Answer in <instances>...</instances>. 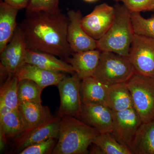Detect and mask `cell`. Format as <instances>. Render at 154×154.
Masks as SVG:
<instances>
[{
  "instance_id": "cell-1",
  "label": "cell",
  "mask_w": 154,
  "mask_h": 154,
  "mask_svg": "<svg viewBox=\"0 0 154 154\" xmlns=\"http://www.w3.org/2000/svg\"><path fill=\"white\" fill-rule=\"evenodd\" d=\"M69 19L60 10L26 12L19 25L27 49L67 58L72 53L67 40Z\"/></svg>"
},
{
  "instance_id": "cell-2",
  "label": "cell",
  "mask_w": 154,
  "mask_h": 154,
  "mask_svg": "<svg viewBox=\"0 0 154 154\" xmlns=\"http://www.w3.org/2000/svg\"><path fill=\"white\" fill-rule=\"evenodd\" d=\"M59 135L54 154H85L99 134L98 131L77 117H60Z\"/></svg>"
},
{
  "instance_id": "cell-3",
  "label": "cell",
  "mask_w": 154,
  "mask_h": 154,
  "mask_svg": "<svg viewBox=\"0 0 154 154\" xmlns=\"http://www.w3.org/2000/svg\"><path fill=\"white\" fill-rule=\"evenodd\" d=\"M114 8L113 23L105 35L97 40V49L128 57L135 33L131 13L124 5L116 4Z\"/></svg>"
},
{
  "instance_id": "cell-4",
  "label": "cell",
  "mask_w": 154,
  "mask_h": 154,
  "mask_svg": "<svg viewBox=\"0 0 154 154\" xmlns=\"http://www.w3.org/2000/svg\"><path fill=\"white\" fill-rule=\"evenodd\" d=\"M135 74L127 57L109 51H101L93 76L107 86L126 82Z\"/></svg>"
},
{
  "instance_id": "cell-5",
  "label": "cell",
  "mask_w": 154,
  "mask_h": 154,
  "mask_svg": "<svg viewBox=\"0 0 154 154\" xmlns=\"http://www.w3.org/2000/svg\"><path fill=\"white\" fill-rule=\"evenodd\" d=\"M127 85L133 107L143 123L154 120V78L135 73Z\"/></svg>"
},
{
  "instance_id": "cell-6",
  "label": "cell",
  "mask_w": 154,
  "mask_h": 154,
  "mask_svg": "<svg viewBox=\"0 0 154 154\" xmlns=\"http://www.w3.org/2000/svg\"><path fill=\"white\" fill-rule=\"evenodd\" d=\"M135 73L154 78V39L134 33L128 56Z\"/></svg>"
},
{
  "instance_id": "cell-7",
  "label": "cell",
  "mask_w": 154,
  "mask_h": 154,
  "mask_svg": "<svg viewBox=\"0 0 154 154\" xmlns=\"http://www.w3.org/2000/svg\"><path fill=\"white\" fill-rule=\"evenodd\" d=\"M82 80L76 73L71 77L64 78L57 87L60 96V117L71 116L78 118L82 105L80 88Z\"/></svg>"
},
{
  "instance_id": "cell-8",
  "label": "cell",
  "mask_w": 154,
  "mask_h": 154,
  "mask_svg": "<svg viewBox=\"0 0 154 154\" xmlns=\"http://www.w3.org/2000/svg\"><path fill=\"white\" fill-rule=\"evenodd\" d=\"M27 46L24 36L18 25L12 39L1 53V68L8 75H14L25 64Z\"/></svg>"
},
{
  "instance_id": "cell-9",
  "label": "cell",
  "mask_w": 154,
  "mask_h": 154,
  "mask_svg": "<svg viewBox=\"0 0 154 154\" xmlns=\"http://www.w3.org/2000/svg\"><path fill=\"white\" fill-rule=\"evenodd\" d=\"M60 117H54L48 121L27 130L15 137L14 152L19 153L28 146L51 138L58 139L60 128Z\"/></svg>"
},
{
  "instance_id": "cell-10",
  "label": "cell",
  "mask_w": 154,
  "mask_h": 154,
  "mask_svg": "<svg viewBox=\"0 0 154 154\" xmlns=\"http://www.w3.org/2000/svg\"><path fill=\"white\" fill-rule=\"evenodd\" d=\"M115 9L106 3L96 6L91 13L82 19V27L88 35L99 40L110 28L115 17Z\"/></svg>"
},
{
  "instance_id": "cell-11",
  "label": "cell",
  "mask_w": 154,
  "mask_h": 154,
  "mask_svg": "<svg viewBox=\"0 0 154 154\" xmlns=\"http://www.w3.org/2000/svg\"><path fill=\"white\" fill-rule=\"evenodd\" d=\"M67 17V40L72 52L97 49V40L88 35L82 27L81 22L83 17L81 11L69 10Z\"/></svg>"
},
{
  "instance_id": "cell-12",
  "label": "cell",
  "mask_w": 154,
  "mask_h": 154,
  "mask_svg": "<svg viewBox=\"0 0 154 154\" xmlns=\"http://www.w3.org/2000/svg\"><path fill=\"white\" fill-rule=\"evenodd\" d=\"M142 123L134 107L113 112L112 134L119 141L129 147L133 138Z\"/></svg>"
},
{
  "instance_id": "cell-13",
  "label": "cell",
  "mask_w": 154,
  "mask_h": 154,
  "mask_svg": "<svg viewBox=\"0 0 154 154\" xmlns=\"http://www.w3.org/2000/svg\"><path fill=\"white\" fill-rule=\"evenodd\" d=\"M78 118L100 134L113 132V111L105 105L82 104Z\"/></svg>"
},
{
  "instance_id": "cell-14",
  "label": "cell",
  "mask_w": 154,
  "mask_h": 154,
  "mask_svg": "<svg viewBox=\"0 0 154 154\" xmlns=\"http://www.w3.org/2000/svg\"><path fill=\"white\" fill-rule=\"evenodd\" d=\"M15 75L19 80H31L44 88L49 86H57L66 77L63 72L50 71L28 63L24 64Z\"/></svg>"
},
{
  "instance_id": "cell-15",
  "label": "cell",
  "mask_w": 154,
  "mask_h": 154,
  "mask_svg": "<svg viewBox=\"0 0 154 154\" xmlns=\"http://www.w3.org/2000/svg\"><path fill=\"white\" fill-rule=\"evenodd\" d=\"M101 51L96 49L73 53L71 57L67 59L75 73L81 80L93 77L98 64Z\"/></svg>"
},
{
  "instance_id": "cell-16",
  "label": "cell",
  "mask_w": 154,
  "mask_h": 154,
  "mask_svg": "<svg viewBox=\"0 0 154 154\" xmlns=\"http://www.w3.org/2000/svg\"><path fill=\"white\" fill-rule=\"evenodd\" d=\"M25 63L30 64L50 71L75 73L71 65L47 53L27 49Z\"/></svg>"
},
{
  "instance_id": "cell-17",
  "label": "cell",
  "mask_w": 154,
  "mask_h": 154,
  "mask_svg": "<svg viewBox=\"0 0 154 154\" xmlns=\"http://www.w3.org/2000/svg\"><path fill=\"white\" fill-rule=\"evenodd\" d=\"M18 110L22 116L26 130L43 124L54 117L49 108L43 106L41 103L21 102L19 103Z\"/></svg>"
},
{
  "instance_id": "cell-18",
  "label": "cell",
  "mask_w": 154,
  "mask_h": 154,
  "mask_svg": "<svg viewBox=\"0 0 154 154\" xmlns=\"http://www.w3.org/2000/svg\"><path fill=\"white\" fill-rule=\"evenodd\" d=\"M108 86L94 77L82 80L80 88L82 104H98L108 107L107 93Z\"/></svg>"
},
{
  "instance_id": "cell-19",
  "label": "cell",
  "mask_w": 154,
  "mask_h": 154,
  "mask_svg": "<svg viewBox=\"0 0 154 154\" xmlns=\"http://www.w3.org/2000/svg\"><path fill=\"white\" fill-rule=\"evenodd\" d=\"M19 9L4 1L0 4V53L10 42L17 29Z\"/></svg>"
},
{
  "instance_id": "cell-20",
  "label": "cell",
  "mask_w": 154,
  "mask_h": 154,
  "mask_svg": "<svg viewBox=\"0 0 154 154\" xmlns=\"http://www.w3.org/2000/svg\"><path fill=\"white\" fill-rule=\"evenodd\" d=\"M129 147L133 154H154V120L141 125Z\"/></svg>"
},
{
  "instance_id": "cell-21",
  "label": "cell",
  "mask_w": 154,
  "mask_h": 154,
  "mask_svg": "<svg viewBox=\"0 0 154 154\" xmlns=\"http://www.w3.org/2000/svg\"><path fill=\"white\" fill-rule=\"evenodd\" d=\"M107 103L113 112L134 107L131 94L126 82L108 86Z\"/></svg>"
},
{
  "instance_id": "cell-22",
  "label": "cell",
  "mask_w": 154,
  "mask_h": 154,
  "mask_svg": "<svg viewBox=\"0 0 154 154\" xmlns=\"http://www.w3.org/2000/svg\"><path fill=\"white\" fill-rule=\"evenodd\" d=\"M25 130L24 121L18 109L11 110L0 116L1 137L5 140L16 137Z\"/></svg>"
},
{
  "instance_id": "cell-23",
  "label": "cell",
  "mask_w": 154,
  "mask_h": 154,
  "mask_svg": "<svg viewBox=\"0 0 154 154\" xmlns=\"http://www.w3.org/2000/svg\"><path fill=\"white\" fill-rule=\"evenodd\" d=\"M92 143L100 148L103 154H133L128 146L119 141L110 133L99 134Z\"/></svg>"
},
{
  "instance_id": "cell-24",
  "label": "cell",
  "mask_w": 154,
  "mask_h": 154,
  "mask_svg": "<svg viewBox=\"0 0 154 154\" xmlns=\"http://www.w3.org/2000/svg\"><path fill=\"white\" fill-rule=\"evenodd\" d=\"M44 89L31 80H19L18 94L19 103L24 102L42 103L41 94Z\"/></svg>"
},
{
  "instance_id": "cell-25",
  "label": "cell",
  "mask_w": 154,
  "mask_h": 154,
  "mask_svg": "<svg viewBox=\"0 0 154 154\" xmlns=\"http://www.w3.org/2000/svg\"><path fill=\"white\" fill-rule=\"evenodd\" d=\"M19 79L15 75L9 76L8 80L1 89L0 103L12 110L18 109V85Z\"/></svg>"
},
{
  "instance_id": "cell-26",
  "label": "cell",
  "mask_w": 154,
  "mask_h": 154,
  "mask_svg": "<svg viewBox=\"0 0 154 154\" xmlns=\"http://www.w3.org/2000/svg\"><path fill=\"white\" fill-rule=\"evenodd\" d=\"M134 31L136 34L151 37L154 39V15L146 19L140 13H131Z\"/></svg>"
},
{
  "instance_id": "cell-27",
  "label": "cell",
  "mask_w": 154,
  "mask_h": 154,
  "mask_svg": "<svg viewBox=\"0 0 154 154\" xmlns=\"http://www.w3.org/2000/svg\"><path fill=\"white\" fill-rule=\"evenodd\" d=\"M56 139L51 138L28 146L19 154H46L52 152L57 143Z\"/></svg>"
},
{
  "instance_id": "cell-28",
  "label": "cell",
  "mask_w": 154,
  "mask_h": 154,
  "mask_svg": "<svg viewBox=\"0 0 154 154\" xmlns=\"http://www.w3.org/2000/svg\"><path fill=\"white\" fill-rule=\"evenodd\" d=\"M123 5L131 13L154 11V0H116Z\"/></svg>"
},
{
  "instance_id": "cell-29",
  "label": "cell",
  "mask_w": 154,
  "mask_h": 154,
  "mask_svg": "<svg viewBox=\"0 0 154 154\" xmlns=\"http://www.w3.org/2000/svg\"><path fill=\"white\" fill-rule=\"evenodd\" d=\"M59 0H30L26 10L27 12L39 11L53 12L59 10Z\"/></svg>"
},
{
  "instance_id": "cell-30",
  "label": "cell",
  "mask_w": 154,
  "mask_h": 154,
  "mask_svg": "<svg viewBox=\"0 0 154 154\" xmlns=\"http://www.w3.org/2000/svg\"><path fill=\"white\" fill-rule=\"evenodd\" d=\"M30 0H4V2L19 9L27 8Z\"/></svg>"
},
{
  "instance_id": "cell-31",
  "label": "cell",
  "mask_w": 154,
  "mask_h": 154,
  "mask_svg": "<svg viewBox=\"0 0 154 154\" xmlns=\"http://www.w3.org/2000/svg\"><path fill=\"white\" fill-rule=\"evenodd\" d=\"M90 154H103L102 150L98 146L94 145V146L91 149V151L90 152Z\"/></svg>"
},
{
  "instance_id": "cell-32",
  "label": "cell",
  "mask_w": 154,
  "mask_h": 154,
  "mask_svg": "<svg viewBox=\"0 0 154 154\" xmlns=\"http://www.w3.org/2000/svg\"><path fill=\"white\" fill-rule=\"evenodd\" d=\"M84 1L85 2H95L97 0H84Z\"/></svg>"
}]
</instances>
